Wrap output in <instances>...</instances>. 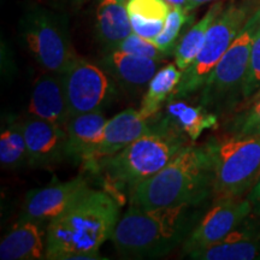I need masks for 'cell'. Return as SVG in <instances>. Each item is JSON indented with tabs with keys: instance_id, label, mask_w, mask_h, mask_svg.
Returning <instances> with one entry per match:
<instances>
[{
	"instance_id": "1",
	"label": "cell",
	"mask_w": 260,
	"mask_h": 260,
	"mask_svg": "<svg viewBox=\"0 0 260 260\" xmlns=\"http://www.w3.org/2000/svg\"><path fill=\"white\" fill-rule=\"evenodd\" d=\"M119 201L107 190L87 188L60 216L47 224L46 258L102 260L100 247L111 239Z\"/></svg>"
},
{
	"instance_id": "2",
	"label": "cell",
	"mask_w": 260,
	"mask_h": 260,
	"mask_svg": "<svg viewBox=\"0 0 260 260\" xmlns=\"http://www.w3.org/2000/svg\"><path fill=\"white\" fill-rule=\"evenodd\" d=\"M210 195L213 174L209 146L191 142L160 171L133 188L129 203L142 209L199 206Z\"/></svg>"
},
{
	"instance_id": "3",
	"label": "cell",
	"mask_w": 260,
	"mask_h": 260,
	"mask_svg": "<svg viewBox=\"0 0 260 260\" xmlns=\"http://www.w3.org/2000/svg\"><path fill=\"white\" fill-rule=\"evenodd\" d=\"M191 141L165 116L154 117L152 129L121 152L102 162V174L110 194H130L133 188L152 177Z\"/></svg>"
},
{
	"instance_id": "4",
	"label": "cell",
	"mask_w": 260,
	"mask_h": 260,
	"mask_svg": "<svg viewBox=\"0 0 260 260\" xmlns=\"http://www.w3.org/2000/svg\"><path fill=\"white\" fill-rule=\"evenodd\" d=\"M193 207L197 206L142 209L129 205L111 237L115 248L125 258H158L168 254L186 241L193 230Z\"/></svg>"
},
{
	"instance_id": "5",
	"label": "cell",
	"mask_w": 260,
	"mask_h": 260,
	"mask_svg": "<svg viewBox=\"0 0 260 260\" xmlns=\"http://www.w3.org/2000/svg\"><path fill=\"white\" fill-rule=\"evenodd\" d=\"M214 200L241 198L260 177V136L224 134L207 141Z\"/></svg>"
},
{
	"instance_id": "6",
	"label": "cell",
	"mask_w": 260,
	"mask_h": 260,
	"mask_svg": "<svg viewBox=\"0 0 260 260\" xmlns=\"http://www.w3.org/2000/svg\"><path fill=\"white\" fill-rule=\"evenodd\" d=\"M259 25L260 6L248 18L200 89V105L209 111L220 115L233 110L242 100L253 39Z\"/></svg>"
},
{
	"instance_id": "7",
	"label": "cell",
	"mask_w": 260,
	"mask_h": 260,
	"mask_svg": "<svg viewBox=\"0 0 260 260\" xmlns=\"http://www.w3.org/2000/svg\"><path fill=\"white\" fill-rule=\"evenodd\" d=\"M259 6L256 0H245L242 3H236V0L229 2L211 24L198 57L190 67L183 71L181 82L172 95L174 99H183L200 92L211 71L218 64L220 58Z\"/></svg>"
},
{
	"instance_id": "8",
	"label": "cell",
	"mask_w": 260,
	"mask_h": 260,
	"mask_svg": "<svg viewBox=\"0 0 260 260\" xmlns=\"http://www.w3.org/2000/svg\"><path fill=\"white\" fill-rule=\"evenodd\" d=\"M19 27L28 50L44 71L63 75L76 56L65 19L50 10L32 6L24 12Z\"/></svg>"
},
{
	"instance_id": "9",
	"label": "cell",
	"mask_w": 260,
	"mask_h": 260,
	"mask_svg": "<svg viewBox=\"0 0 260 260\" xmlns=\"http://www.w3.org/2000/svg\"><path fill=\"white\" fill-rule=\"evenodd\" d=\"M63 82L70 116L103 111L115 99L116 81L102 65L75 56L65 69Z\"/></svg>"
},
{
	"instance_id": "10",
	"label": "cell",
	"mask_w": 260,
	"mask_h": 260,
	"mask_svg": "<svg viewBox=\"0 0 260 260\" xmlns=\"http://www.w3.org/2000/svg\"><path fill=\"white\" fill-rule=\"evenodd\" d=\"M253 213V205L248 198H226L214 200L197 226L193 228L183 242V254L219 242L230 233L241 226Z\"/></svg>"
},
{
	"instance_id": "11",
	"label": "cell",
	"mask_w": 260,
	"mask_h": 260,
	"mask_svg": "<svg viewBox=\"0 0 260 260\" xmlns=\"http://www.w3.org/2000/svg\"><path fill=\"white\" fill-rule=\"evenodd\" d=\"M154 117L146 118L140 111L126 109L117 113L111 119H107L99 144L88 160L82 165L84 170L96 174L102 162L121 152L140 136L148 133L153 126Z\"/></svg>"
},
{
	"instance_id": "12",
	"label": "cell",
	"mask_w": 260,
	"mask_h": 260,
	"mask_svg": "<svg viewBox=\"0 0 260 260\" xmlns=\"http://www.w3.org/2000/svg\"><path fill=\"white\" fill-rule=\"evenodd\" d=\"M89 188L83 177L54 181L46 187L32 189L24 199L19 219L48 224L60 216L84 190Z\"/></svg>"
},
{
	"instance_id": "13",
	"label": "cell",
	"mask_w": 260,
	"mask_h": 260,
	"mask_svg": "<svg viewBox=\"0 0 260 260\" xmlns=\"http://www.w3.org/2000/svg\"><path fill=\"white\" fill-rule=\"evenodd\" d=\"M31 167H51L67 158V132L63 126L29 116L22 121Z\"/></svg>"
},
{
	"instance_id": "14",
	"label": "cell",
	"mask_w": 260,
	"mask_h": 260,
	"mask_svg": "<svg viewBox=\"0 0 260 260\" xmlns=\"http://www.w3.org/2000/svg\"><path fill=\"white\" fill-rule=\"evenodd\" d=\"M28 115L65 128L70 111L61 75L45 71L35 80L28 104Z\"/></svg>"
},
{
	"instance_id": "15",
	"label": "cell",
	"mask_w": 260,
	"mask_h": 260,
	"mask_svg": "<svg viewBox=\"0 0 260 260\" xmlns=\"http://www.w3.org/2000/svg\"><path fill=\"white\" fill-rule=\"evenodd\" d=\"M161 61L113 50L107 52L100 65L123 88L141 92L160 69Z\"/></svg>"
},
{
	"instance_id": "16",
	"label": "cell",
	"mask_w": 260,
	"mask_h": 260,
	"mask_svg": "<svg viewBox=\"0 0 260 260\" xmlns=\"http://www.w3.org/2000/svg\"><path fill=\"white\" fill-rule=\"evenodd\" d=\"M107 122L103 111L70 116L65 125L67 158L83 165L99 144Z\"/></svg>"
},
{
	"instance_id": "17",
	"label": "cell",
	"mask_w": 260,
	"mask_h": 260,
	"mask_svg": "<svg viewBox=\"0 0 260 260\" xmlns=\"http://www.w3.org/2000/svg\"><path fill=\"white\" fill-rule=\"evenodd\" d=\"M44 224L18 219L0 243L2 260H39L46 258V230Z\"/></svg>"
},
{
	"instance_id": "18",
	"label": "cell",
	"mask_w": 260,
	"mask_h": 260,
	"mask_svg": "<svg viewBox=\"0 0 260 260\" xmlns=\"http://www.w3.org/2000/svg\"><path fill=\"white\" fill-rule=\"evenodd\" d=\"M194 260L260 259V233L252 226H239L219 242L188 254Z\"/></svg>"
},
{
	"instance_id": "19",
	"label": "cell",
	"mask_w": 260,
	"mask_h": 260,
	"mask_svg": "<svg viewBox=\"0 0 260 260\" xmlns=\"http://www.w3.org/2000/svg\"><path fill=\"white\" fill-rule=\"evenodd\" d=\"M96 35L107 51L133 32L126 5L119 0H95Z\"/></svg>"
},
{
	"instance_id": "20",
	"label": "cell",
	"mask_w": 260,
	"mask_h": 260,
	"mask_svg": "<svg viewBox=\"0 0 260 260\" xmlns=\"http://www.w3.org/2000/svg\"><path fill=\"white\" fill-rule=\"evenodd\" d=\"M168 121L195 142L204 132L214 129L218 124V115L209 111L203 105H190L181 99H169L165 106Z\"/></svg>"
},
{
	"instance_id": "21",
	"label": "cell",
	"mask_w": 260,
	"mask_h": 260,
	"mask_svg": "<svg viewBox=\"0 0 260 260\" xmlns=\"http://www.w3.org/2000/svg\"><path fill=\"white\" fill-rule=\"evenodd\" d=\"M225 8V0H217L210 6L207 12L200 18L197 23H194L188 29V31L181 40L178 41L176 50H175V64L182 71L187 70L198 57L199 52L203 48V45L206 39L207 31L213 23L214 19L218 17L220 12Z\"/></svg>"
},
{
	"instance_id": "22",
	"label": "cell",
	"mask_w": 260,
	"mask_h": 260,
	"mask_svg": "<svg viewBox=\"0 0 260 260\" xmlns=\"http://www.w3.org/2000/svg\"><path fill=\"white\" fill-rule=\"evenodd\" d=\"M182 71L176 64H167L160 68L149 81L147 89L142 98L139 111L146 118H153L160 111L162 104L174 95L182 80Z\"/></svg>"
},
{
	"instance_id": "23",
	"label": "cell",
	"mask_w": 260,
	"mask_h": 260,
	"mask_svg": "<svg viewBox=\"0 0 260 260\" xmlns=\"http://www.w3.org/2000/svg\"><path fill=\"white\" fill-rule=\"evenodd\" d=\"M0 162L9 170H16L28 162L27 142L23 123L16 118H6L0 135Z\"/></svg>"
},
{
	"instance_id": "24",
	"label": "cell",
	"mask_w": 260,
	"mask_h": 260,
	"mask_svg": "<svg viewBox=\"0 0 260 260\" xmlns=\"http://www.w3.org/2000/svg\"><path fill=\"white\" fill-rule=\"evenodd\" d=\"M193 19V16L181 6H171L170 12H169L165 24L160 34L154 39L153 42L159 50L164 52L167 56L175 53L177 46V39L180 38L182 28L187 23V21Z\"/></svg>"
},
{
	"instance_id": "25",
	"label": "cell",
	"mask_w": 260,
	"mask_h": 260,
	"mask_svg": "<svg viewBox=\"0 0 260 260\" xmlns=\"http://www.w3.org/2000/svg\"><path fill=\"white\" fill-rule=\"evenodd\" d=\"M226 134L235 136H260V98L243 107L226 128Z\"/></svg>"
},
{
	"instance_id": "26",
	"label": "cell",
	"mask_w": 260,
	"mask_h": 260,
	"mask_svg": "<svg viewBox=\"0 0 260 260\" xmlns=\"http://www.w3.org/2000/svg\"><path fill=\"white\" fill-rule=\"evenodd\" d=\"M258 92H260V25L253 39L248 69L242 87V107L251 102Z\"/></svg>"
},
{
	"instance_id": "27",
	"label": "cell",
	"mask_w": 260,
	"mask_h": 260,
	"mask_svg": "<svg viewBox=\"0 0 260 260\" xmlns=\"http://www.w3.org/2000/svg\"><path fill=\"white\" fill-rule=\"evenodd\" d=\"M115 50L125 52V53L135 54V56L139 57L151 58V59L157 60H164L165 57H168L164 52H161L157 46H155L153 41L140 37V35H138L134 31L130 35H128L124 40L119 42V44L115 47Z\"/></svg>"
},
{
	"instance_id": "28",
	"label": "cell",
	"mask_w": 260,
	"mask_h": 260,
	"mask_svg": "<svg viewBox=\"0 0 260 260\" xmlns=\"http://www.w3.org/2000/svg\"><path fill=\"white\" fill-rule=\"evenodd\" d=\"M126 9L129 14L139 15L147 19L165 21L170 12L171 5L167 0H128Z\"/></svg>"
},
{
	"instance_id": "29",
	"label": "cell",
	"mask_w": 260,
	"mask_h": 260,
	"mask_svg": "<svg viewBox=\"0 0 260 260\" xmlns=\"http://www.w3.org/2000/svg\"><path fill=\"white\" fill-rule=\"evenodd\" d=\"M129 17L133 31L151 41L160 34L165 24V21L162 19H147L134 14H129Z\"/></svg>"
},
{
	"instance_id": "30",
	"label": "cell",
	"mask_w": 260,
	"mask_h": 260,
	"mask_svg": "<svg viewBox=\"0 0 260 260\" xmlns=\"http://www.w3.org/2000/svg\"><path fill=\"white\" fill-rule=\"evenodd\" d=\"M247 198L251 200V203L253 205V212L260 216V177L258 178V181L255 182V184L253 186L252 189L249 190Z\"/></svg>"
},
{
	"instance_id": "31",
	"label": "cell",
	"mask_w": 260,
	"mask_h": 260,
	"mask_svg": "<svg viewBox=\"0 0 260 260\" xmlns=\"http://www.w3.org/2000/svg\"><path fill=\"white\" fill-rule=\"evenodd\" d=\"M214 2H217V0H188L186 6H184V10H186L188 14H190V12H193L194 10L200 8V6Z\"/></svg>"
},
{
	"instance_id": "32",
	"label": "cell",
	"mask_w": 260,
	"mask_h": 260,
	"mask_svg": "<svg viewBox=\"0 0 260 260\" xmlns=\"http://www.w3.org/2000/svg\"><path fill=\"white\" fill-rule=\"evenodd\" d=\"M167 2L171 6H181V8H184L188 0H167Z\"/></svg>"
},
{
	"instance_id": "33",
	"label": "cell",
	"mask_w": 260,
	"mask_h": 260,
	"mask_svg": "<svg viewBox=\"0 0 260 260\" xmlns=\"http://www.w3.org/2000/svg\"><path fill=\"white\" fill-rule=\"evenodd\" d=\"M259 98H260V92H258V93H256V94H255V95L252 98V100H251V102H249L248 104H247V105H249V104H252L253 102H255V100H258V99H259ZM247 105H246V106H247ZM246 106H245V107H246ZM242 109H243V107H242Z\"/></svg>"
},
{
	"instance_id": "34",
	"label": "cell",
	"mask_w": 260,
	"mask_h": 260,
	"mask_svg": "<svg viewBox=\"0 0 260 260\" xmlns=\"http://www.w3.org/2000/svg\"><path fill=\"white\" fill-rule=\"evenodd\" d=\"M69 2H71V3H76V4H80V3L86 2V0H69Z\"/></svg>"
},
{
	"instance_id": "35",
	"label": "cell",
	"mask_w": 260,
	"mask_h": 260,
	"mask_svg": "<svg viewBox=\"0 0 260 260\" xmlns=\"http://www.w3.org/2000/svg\"><path fill=\"white\" fill-rule=\"evenodd\" d=\"M119 2L123 3V4H126V3H128V0H119Z\"/></svg>"
},
{
	"instance_id": "36",
	"label": "cell",
	"mask_w": 260,
	"mask_h": 260,
	"mask_svg": "<svg viewBox=\"0 0 260 260\" xmlns=\"http://www.w3.org/2000/svg\"><path fill=\"white\" fill-rule=\"evenodd\" d=\"M229 2H235V0H229Z\"/></svg>"
}]
</instances>
